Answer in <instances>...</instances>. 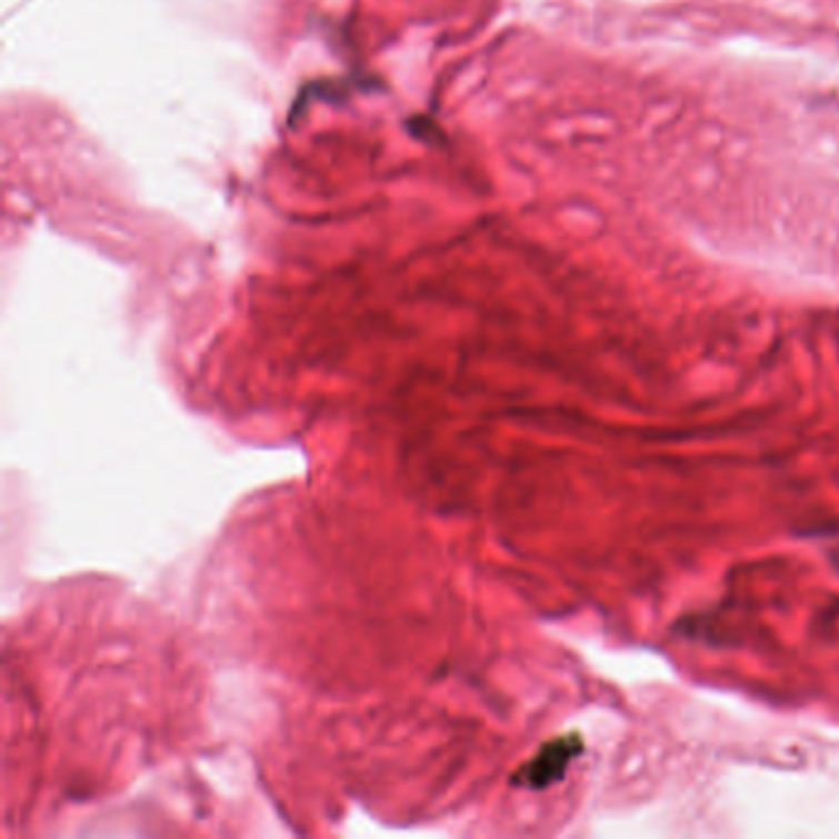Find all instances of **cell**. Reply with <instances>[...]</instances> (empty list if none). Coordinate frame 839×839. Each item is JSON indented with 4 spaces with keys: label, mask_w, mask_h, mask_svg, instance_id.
<instances>
[{
    "label": "cell",
    "mask_w": 839,
    "mask_h": 839,
    "mask_svg": "<svg viewBox=\"0 0 839 839\" xmlns=\"http://www.w3.org/2000/svg\"><path fill=\"white\" fill-rule=\"evenodd\" d=\"M581 749L583 746L579 737H565V739L549 741L537 751L532 761H527L520 771L512 776L510 783L515 788H525V790L551 788L567 776L571 761L581 753Z\"/></svg>",
    "instance_id": "6da1fadb"
}]
</instances>
